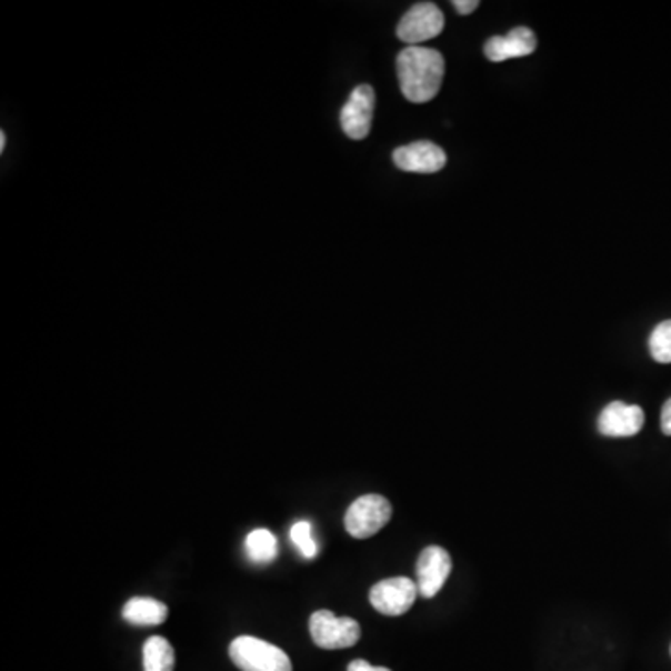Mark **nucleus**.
<instances>
[{
	"label": "nucleus",
	"instance_id": "nucleus-1",
	"mask_svg": "<svg viewBox=\"0 0 671 671\" xmlns=\"http://www.w3.org/2000/svg\"><path fill=\"white\" fill-rule=\"evenodd\" d=\"M401 92L411 103H428L437 98L444 79V57L429 47H407L398 54Z\"/></svg>",
	"mask_w": 671,
	"mask_h": 671
},
{
	"label": "nucleus",
	"instance_id": "nucleus-2",
	"mask_svg": "<svg viewBox=\"0 0 671 671\" xmlns=\"http://www.w3.org/2000/svg\"><path fill=\"white\" fill-rule=\"evenodd\" d=\"M230 659L241 671H293L282 649L254 637H239L230 643Z\"/></svg>",
	"mask_w": 671,
	"mask_h": 671
},
{
	"label": "nucleus",
	"instance_id": "nucleus-3",
	"mask_svg": "<svg viewBox=\"0 0 671 671\" xmlns=\"http://www.w3.org/2000/svg\"><path fill=\"white\" fill-rule=\"evenodd\" d=\"M392 519V505L381 494H365L354 500L345 513V530L354 539L373 538Z\"/></svg>",
	"mask_w": 671,
	"mask_h": 671
},
{
	"label": "nucleus",
	"instance_id": "nucleus-4",
	"mask_svg": "<svg viewBox=\"0 0 671 671\" xmlns=\"http://www.w3.org/2000/svg\"><path fill=\"white\" fill-rule=\"evenodd\" d=\"M310 634L318 648L348 649L360 640V625L351 618H338L330 610H318L310 618Z\"/></svg>",
	"mask_w": 671,
	"mask_h": 671
},
{
	"label": "nucleus",
	"instance_id": "nucleus-5",
	"mask_svg": "<svg viewBox=\"0 0 671 671\" xmlns=\"http://www.w3.org/2000/svg\"><path fill=\"white\" fill-rule=\"evenodd\" d=\"M444 30V13L434 2H418L401 18L398 38L409 47L422 46Z\"/></svg>",
	"mask_w": 671,
	"mask_h": 671
},
{
	"label": "nucleus",
	"instance_id": "nucleus-6",
	"mask_svg": "<svg viewBox=\"0 0 671 671\" xmlns=\"http://www.w3.org/2000/svg\"><path fill=\"white\" fill-rule=\"evenodd\" d=\"M418 584L407 577H394V579L381 580L370 591L371 607L377 612L390 618H398L411 610L417 601Z\"/></svg>",
	"mask_w": 671,
	"mask_h": 671
},
{
	"label": "nucleus",
	"instance_id": "nucleus-7",
	"mask_svg": "<svg viewBox=\"0 0 671 671\" xmlns=\"http://www.w3.org/2000/svg\"><path fill=\"white\" fill-rule=\"evenodd\" d=\"M375 110V92L370 84H360L349 96L348 103L343 104L340 122L343 133L349 139L362 140L370 134L371 120Z\"/></svg>",
	"mask_w": 671,
	"mask_h": 671
},
{
	"label": "nucleus",
	"instance_id": "nucleus-8",
	"mask_svg": "<svg viewBox=\"0 0 671 671\" xmlns=\"http://www.w3.org/2000/svg\"><path fill=\"white\" fill-rule=\"evenodd\" d=\"M450 573H452V558L442 547L423 549L417 563L418 593L425 599L437 595Z\"/></svg>",
	"mask_w": 671,
	"mask_h": 671
},
{
	"label": "nucleus",
	"instance_id": "nucleus-9",
	"mask_svg": "<svg viewBox=\"0 0 671 671\" xmlns=\"http://www.w3.org/2000/svg\"><path fill=\"white\" fill-rule=\"evenodd\" d=\"M392 157H394L395 167L401 168L403 172H414V174H434V172H440L448 161L444 150L428 140L401 146Z\"/></svg>",
	"mask_w": 671,
	"mask_h": 671
},
{
	"label": "nucleus",
	"instance_id": "nucleus-10",
	"mask_svg": "<svg viewBox=\"0 0 671 671\" xmlns=\"http://www.w3.org/2000/svg\"><path fill=\"white\" fill-rule=\"evenodd\" d=\"M645 422L642 407L627 405L623 401H612L604 407L597 422V428L604 437L612 439H627L640 433Z\"/></svg>",
	"mask_w": 671,
	"mask_h": 671
},
{
	"label": "nucleus",
	"instance_id": "nucleus-11",
	"mask_svg": "<svg viewBox=\"0 0 671 671\" xmlns=\"http://www.w3.org/2000/svg\"><path fill=\"white\" fill-rule=\"evenodd\" d=\"M538 47V40L532 30L517 27L510 34L494 36L485 43V57L491 62H505L511 59H522L532 54Z\"/></svg>",
	"mask_w": 671,
	"mask_h": 671
},
{
	"label": "nucleus",
	"instance_id": "nucleus-12",
	"mask_svg": "<svg viewBox=\"0 0 671 671\" xmlns=\"http://www.w3.org/2000/svg\"><path fill=\"white\" fill-rule=\"evenodd\" d=\"M123 620L137 627L162 625L168 618V607L164 602L150 597H134L123 607Z\"/></svg>",
	"mask_w": 671,
	"mask_h": 671
},
{
	"label": "nucleus",
	"instance_id": "nucleus-13",
	"mask_svg": "<svg viewBox=\"0 0 671 671\" xmlns=\"http://www.w3.org/2000/svg\"><path fill=\"white\" fill-rule=\"evenodd\" d=\"M144 671H174V648L167 638L151 637L144 643Z\"/></svg>",
	"mask_w": 671,
	"mask_h": 671
},
{
	"label": "nucleus",
	"instance_id": "nucleus-14",
	"mask_svg": "<svg viewBox=\"0 0 671 671\" xmlns=\"http://www.w3.org/2000/svg\"><path fill=\"white\" fill-rule=\"evenodd\" d=\"M244 550L250 560L256 563H269L278 555V541L266 528H258L249 533L244 541Z\"/></svg>",
	"mask_w": 671,
	"mask_h": 671
},
{
	"label": "nucleus",
	"instance_id": "nucleus-15",
	"mask_svg": "<svg viewBox=\"0 0 671 671\" xmlns=\"http://www.w3.org/2000/svg\"><path fill=\"white\" fill-rule=\"evenodd\" d=\"M649 349L660 364H671V319L654 327L649 338Z\"/></svg>",
	"mask_w": 671,
	"mask_h": 671
},
{
	"label": "nucleus",
	"instance_id": "nucleus-16",
	"mask_svg": "<svg viewBox=\"0 0 671 671\" xmlns=\"http://www.w3.org/2000/svg\"><path fill=\"white\" fill-rule=\"evenodd\" d=\"M290 538L296 543L297 549L307 560H312L318 555L319 549L316 539L312 535V524L308 521H299L291 527Z\"/></svg>",
	"mask_w": 671,
	"mask_h": 671
},
{
	"label": "nucleus",
	"instance_id": "nucleus-17",
	"mask_svg": "<svg viewBox=\"0 0 671 671\" xmlns=\"http://www.w3.org/2000/svg\"><path fill=\"white\" fill-rule=\"evenodd\" d=\"M660 428H662V433L671 437V398L665 401L664 407H662V417H660Z\"/></svg>",
	"mask_w": 671,
	"mask_h": 671
},
{
	"label": "nucleus",
	"instance_id": "nucleus-18",
	"mask_svg": "<svg viewBox=\"0 0 671 671\" xmlns=\"http://www.w3.org/2000/svg\"><path fill=\"white\" fill-rule=\"evenodd\" d=\"M478 7H480L478 0H455V2H453V8H455L461 16H469V13L474 12Z\"/></svg>",
	"mask_w": 671,
	"mask_h": 671
},
{
	"label": "nucleus",
	"instance_id": "nucleus-19",
	"mask_svg": "<svg viewBox=\"0 0 671 671\" xmlns=\"http://www.w3.org/2000/svg\"><path fill=\"white\" fill-rule=\"evenodd\" d=\"M348 671H392L388 670V668H382V665H371L370 662H365V660H353L351 664H349Z\"/></svg>",
	"mask_w": 671,
	"mask_h": 671
},
{
	"label": "nucleus",
	"instance_id": "nucleus-20",
	"mask_svg": "<svg viewBox=\"0 0 671 671\" xmlns=\"http://www.w3.org/2000/svg\"><path fill=\"white\" fill-rule=\"evenodd\" d=\"M4 148H7V133L2 131V133H0V151H4Z\"/></svg>",
	"mask_w": 671,
	"mask_h": 671
}]
</instances>
